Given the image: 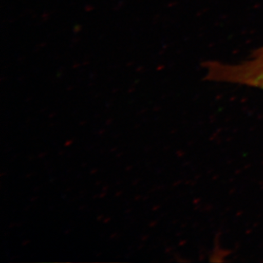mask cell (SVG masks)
Instances as JSON below:
<instances>
[{"mask_svg": "<svg viewBox=\"0 0 263 263\" xmlns=\"http://www.w3.org/2000/svg\"><path fill=\"white\" fill-rule=\"evenodd\" d=\"M206 79L263 89V46L251 58L237 64L210 62L205 65Z\"/></svg>", "mask_w": 263, "mask_h": 263, "instance_id": "6da1fadb", "label": "cell"}]
</instances>
